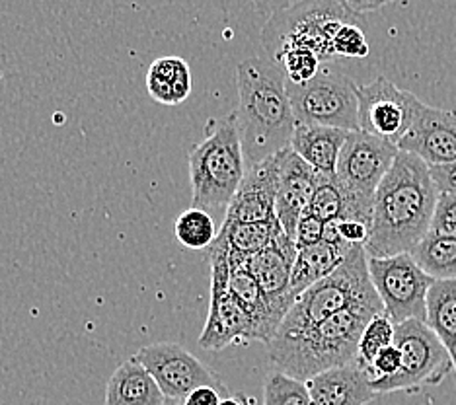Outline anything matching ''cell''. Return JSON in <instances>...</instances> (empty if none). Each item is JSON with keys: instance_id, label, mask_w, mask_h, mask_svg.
<instances>
[{"instance_id": "cell-23", "label": "cell", "mask_w": 456, "mask_h": 405, "mask_svg": "<svg viewBox=\"0 0 456 405\" xmlns=\"http://www.w3.org/2000/svg\"><path fill=\"white\" fill-rule=\"evenodd\" d=\"M149 96L162 106H180L191 93V70L180 57H160L147 72Z\"/></svg>"}, {"instance_id": "cell-34", "label": "cell", "mask_w": 456, "mask_h": 405, "mask_svg": "<svg viewBox=\"0 0 456 405\" xmlns=\"http://www.w3.org/2000/svg\"><path fill=\"white\" fill-rule=\"evenodd\" d=\"M322 234H324V223L316 218L314 215L305 213L300 216V221L297 224V232H295V244L298 249L310 247L322 242Z\"/></svg>"}, {"instance_id": "cell-21", "label": "cell", "mask_w": 456, "mask_h": 405, "mask_svg": "<svg viewBox=\"0 0 456 405\" xmlns=\"http://www.w3.org/2000/svg\"><path fill=\"white\" fill-rule=\"evenodd\" d=\"M152 374L141 362L131 357L113 370L106 386V405H166Z\"/></svg>"}, {"instance_id": "cell-31", "label": "cell", "mask_w": 456, "mask_h": 405, "mask_svg": "<svg viewBox=\"0 0 456 405\" xmlns=\"http://www.w3.org/2000/svg\"><path fill=\"white\" fill-rule=\"evenodd\" d=\"M334 55L336 57H349V59H362L369 55V41L365 34L355 24H344L334 37Z\"/></svg>"}, {"instance_id": "cell-37", "label": "cell", "mask_w": 456, "mask_h": 405, "mask_svg": "<svg viewBox=\"0 0 456 405\" xmlns=\"http://www.w3.org/2000/svg\"><path fill=\"white\" fill-rule=\"evenodd\" d=\"M231 396V390H221L215 386H201L193 390L180 405H221V401Z\"/></svg>"}, {"instance_id": "cell-41", "label": "cell", "mask_w": 456, "mask_h": 405, "mask_svg": "<svg viewBox=\"0 0 456 405\" xmlns=\"http://www.w3.org/2000/svg\"><path fill=\"white\" fill-rule=\"evenodd\" d=\"M221 405H254V398H248L246 393H231L221 401Z\"/></svg>"}, {"instance_id": "cell-9", "label": "cell", "mask_w": 456, "mask_h": 405, "mask_svg": "<svg viewBox=\"0 0 456 405\" xmlns=\"http://www.w3.org/2000/svg\"><path fill=\"white\" fill-rule=\"evenodd\" d=\"M211 263V303L209 316L200 336V345L205 351H223L232 345H250L260 341L254 318L228 288V246L219 236L207 249Z\"/></svg>"}, {"instance_id": "cell-30", "label": "cell", "mask_w": 456, "mask_h": 405, "mask_svg": "<svg viewBox=\"0 0 456 405\" xmlns=\"http://www.w3.org/2000/svg\"><path fill=\"white\" fill-rule=\"evenodd\" d=\"M394 337H396V324H394L385 312L375 314L369 320L365 329H362L355 360L367 370L370 367V362L377 359L379 352L392 345Z\"/></svg>"}, {"instance_id": "cell-15", "label": "cell", "mask_w": 456, "mask_h": 405, "mask_svg": "<svg viewBox=\"0 0 456 405\" xmlns=\"http://www.w3.org/2000/svg\"><path fill=\"white\" fill-rule=\"evenodd\" d=\"M279 185L277 154L248 168L244 180L226 207L223 224L264 223L275 216Z\"/></svg>"}, {"instance_id": "cell-16", "label": "cell", "mask_w": 456, "mask_h": 405, "mask_svg": "<svg viewBox=\"0 0 456 405\" xmlns=\"http://www.w3.org/2000/svg\"><path fill=\"white\" fill-rule=\"evenodd\" d=\"M279 164V185H277V201L275 216L287 236L295 240L297 224L300 216L308 209L310 201L318 185V172L300 158V156L289 147L277 152Z\"/></svg>"}, {"instance_id": "cell-6", "label": "cell", "mask_w": 456, "mask_h": 405, "mask_svg": "<svg viewBox=\"0 0 456 405\" xmlns=\"http://www.w3.org/2000/svg\"><path fill=\"white\" fill-rule=\"evenodd\" d=\"M398 152L396 144L387 139L365 131L349 133L336 168V180L344 187L349 201V216L346 221H361L370 226L377 190L387 178Z\"/></svg>"}, {"instance_id": "cell-27", "label": "cell", "mask_w": 456, "mask_h": 405, "mask_svg": "<svg viewBox=\"0 0 456 405\" xmlns=\"http://www.w3.org/2000/svg\"><path fill=\"white\" fill-rule=\"evenodd\" d=\"M174 231L178 242L185 249H191V252H207V249L216 242V238H219L221 228H216L215 218L209 211L191 207V209L183 211L178 216Z\"/></svg>"}, {"instance_id": "cell-35", "label": "cell", "mask_w": 456, "mask_h": 405, "mask_svg": "<svg viewBox=\"0 0 456 405\" xmlns=\"http://www.w3.org/2000/svg\"><path fill=\"white\" fill-rule=\"evenodd\" d=\"M429 174L439 193H449L456 197V162L429 166Z\"/></svg>"}, {"instance_id": "cell-19", "label": "cell", "mask_w": 456, "mask_h": 405, "mask_svg": "<svg viewBox=\"0 0 456 405\" xmlns=\"http://www.w3.org/2000/svg\"><path fill=\"white\" fill-rule=\"evenodd\" d=\"M248 259L250 257L232 254L231 249H228V267H231L228 288H231V293L234 295L238 303L250 312L257 336H260V343H265L267 347L277 336L279 328H281V320L273 314L260 283H257L254 273L250 271V267H248Z\"/></svg>"}, {"instance_id": "cell-20", "label": "cell", "mask_w": 456, "mask_h": 405, "mask_svg": "<svg viewBox=\"0 0 456 405\" xmlns=\"http://www.w3.org/2000/svg\"><path fill=\"white\" fill-rule=\"evenodd\" d=\"M349 133L336 127H320V125H297L291 149L318 174L336 175L339 154Z\"/></svg>"}, {"instance_id": "cell-18", "label": "cell", "mask_w": 456, "mask_h": 405, "mask_svg": "<svg viewBox=\"0 0 456 405\" xmlns=\"http://www.w3.org/2000/svg\"><path fill=\"white\" fill-rule=\"evenodd\" d=\"M306 386L313 405H367L377 398L367 370L357 360L316 374Z\"/></svg>"}, {"instance_id": "cell-42", "label": "cell", "mask_w": 456, "mask_h": 405, "mask_svg": "<svg viewBox=\"0 0 456 405\" xmlns=\"http://www.w3.org/2000/svg\"><path fill=\"white\" fill-rule=\"evenodd\" d=\"M166 405H180V403H174V401H168Z\"/></svg>"}, {"instance_id": "cell-10", "label": "cell", "mask_w": 456, "mask_h": 405, "mask_svg": "<svg viewBox=\"0 0 456 405\" xmlns=\"http://www.w3.org/2000/svg\"><path fill=\"white\" fill-rule=\"evenodd\" d=\"M394 345L402 351V369L396 377L370 382L377 393L437 386L454 369L449 351L425 321L408 320L398 324Z\"/></svg>"}, {"instance_id": "cell-38", "label": "cell", "mask_w": 456, "mask_h": 405, "mask_svg": "<svg viewBox=\"0 0 456 405\" xmlns=\"http://www.w3.org/2000/svg\"><path fill=\"white\" fill-rule=\"evenodd\" d=\"M250 3L254 4L257 14L275 16V14L285 12V10L293 8L300 3H305V0H250Z\"/></svg>"}, {"instance_id": "cell-36", "label": "cell", "mask_w": 456, "mask_h": 405, "mask_svg": "<svg viewBox=\"0 0 456 405\" xmlns=\"http://www.w3.org/2000/svg\"><path fill=\"white\" fill-rule=\"evenodd\" d=\"M341 240L351 246H365L370 234V226L361 221H339Z\"/></svg>"}, {"instance_id": "cell-14", "label": "cell", "mask_w": 456, "mask_h": 405, "mask_svg": "<svg viewBox=\"0 0 456 405\" xmlns=\"http://www.w3.org/2000/svg\"><path fill=\"white\" fill-rule=\"evenodd\" d=\"M398 149L416 154L428 166L456 162V111L431 108L421 101Z\"/></svg>"}, {"instance_id": "cell-33", "label": "cell", "mask_w": 456, "mask_h": 405, "mask_svg": "<svg viewBox=\"0 0 456 405\" xmlns=\"http://www.w3.org/2000/svg\"><path fill=\"white\" fill-rule=\"evenodd\" d=\"M400 369H402V351L392 343V345H388L387 349H382L377 355V359L370 362L367 374L370 382H375V380L396 377Z\"/></svg>"}, {"instance_id": "cell-12", "label": "cell", "mask_w": 456, "mask_h": 405, "mask_svg": "<svg viewBox=\"0 0 456 405\" xmlns=\"http://www.w3.org/2000/svg\"><path fill=\"white\" fill-rule=\"evenodd\" d=\"M134 359L152 374L168 401L183 403L193 390L201 386L228 390L219 374L203 365L193 352L178 343H152V345L139 349Z\"/></svg>"}, {"instance_id": "cell-26", "label": "cell", "mask_w": 456, "mask_h": 405, "mask_svg": "<svg viewBox=\"0 0 456 405\" xmlns=\"http://www.w3.org/2000/svg\"><path fill=\"white\" fill-rule=\"evenodd\" d=\"M281 232L283 228L279 224L277 216H273L264 223L221 224L219 236L226 242L232 254L252 257L265 249Z\"/></svg>"}, {"instance_id": "cell-5", "label": "cell", "mask_w": 456, "mask_h": 405, "mask_svg": "<svg viewBox=\"0 0 456 405\" xmlns=\"http://www.w3.org/2000/svg\"><path fill=\"white\" fill-rule=\"evenodd\" d=\"M377 306L385 310L369 273V255L365 246H354L334 273L318 280L300 295L289 308L277 336L316 326L351 306Z\"/></svg>"}, {"instance_id": "cell-39", "label": "cell", "mask_w": 456, "mask_h": 405, "mask_svg": "<svg viewBox=\"0 0 456 405\" xmlns=\"http://www.w3.org/2000/svg\"><path fill=\"white\" fill-rule=\"evenodd\" d=\"M388 3H392V0H338V4L344 10H347L349 14L372 12V10H379Z\"/></svg>"}, {"instance_id": "cell-17", "label": "cell", "mask_w": 456, "mask_h": 405, "mask_svg": "<svg viewBox=\"0 0 456 405\" xmlns=\"http://www.w3.org/2000/svg\"><path fill=\"white\" fill-rule=\"evenodd\" d=\"M297 254L298 247L295 240L283 231L260 254L248 259V267L260 283L269 306H272L273 314L281 320V324L289 308L293 306V300L289 296V287H291Z\"/></svg>"}, {"instance_id": "cell-25", "label": "cell", "mask_w": 456, "mask_h": 405, "mask_svg": "<svg viewBox=\"0 0 456 405\" xmlns=\"http://www.w3.org/2000/svg\"><path fill=\"white\" fill-rule=\"evenodd\" d=\"M411 257L435 280L456 279V238L429 232L411 249Z\"/></svg>"}, {"instance_id": "cell-11", "label": "cell", "mask_w": 456, "mask_h": 405, "mask_svg": "<svg viewBox=\"0 0 456 405\" xmlns=\"http://www.w3.org/2000/svg\"><path fill=\"white\" fill-rule=\"evenodd\" d=\"M369 273L385 314L394 324L428 321V295L435 279L423 271L411 254L369 257Z\"/></svg>"}, {"instance_id": "cell-8", "label": "cell", "mask_w": 456, "mask_h": 405, "mask_svg": "<svg viewBox=\"0 0 456 405\" xmlns=\"http://www.w3.org/2000/svg\"><path fill=\"white\" fill-rule=\"evenodd\" d=\"M357 88L349 77L331 69H320L313 80L303 85L287 82L295 123L359 131Z\"/></svg>"}, {"instance_id": "cell-1", "label": "cell", "mask_w": 456, "mask_h": 405, "mask_svg": "<svg viewBox=\"0 0 456 405\" xmlns=\"http://www.w3.org/2000/svg\"><path fill=\"white\" fill-rule=\"evenodd\" d=\"M437 197L429 166L416 154L400 150L375 195L367 255L411 254L429 234Z\"/></svg>"}, {"instance_id": "cell-22", "label": "cell", "mask_w": 456, "mask_h": 405, "mask_svg": "<svg viewBox=\"0 0 456 405\" xmlns=\"http://www.w3.org/2000/svg\"><path fill=\"white\" fill-rule=\"evenodd\" d=\"M351 247H354L351 244L320 242L316 246L298 249L291 275V287H289V296H291L293 304L305 290L334 273L344 263Z\"/></svg>"}, {"instance_id": "cell-29", "label": "cell", "mask_w": 456, "mask_h": 405, "mask_svg": "<svg viewBox=\"0 0 456 405\" xmlns=\"http://www.w3.org/2000/svg\"><path fill=\"white\" fill-rule=\"evenodd\" d=\"M264 405H313L306 382L281 370H269L264 380Z\"/></svg>"}, {"instance_id": "cell-7", "label": "cell", "mask_w": 456, "mask_h": 405, "mask_svg": "<svg viewBox=\"0 0 456 405\" xmlns=\"http://www.w3.org/2000/svg\"><path fill=\"white\" fill-rule=\"evenodd\" d=\"M347 10L338 0H305L293 8L272 16L264 28L265 57L283 49L313 51L320 61L334 59V37L347 24Z\"/></svg>"}, {"instance_id": "cell-40", "label": "cell", "mask_w": 456, "mask_h": 405, "mask_svg": "<svg viewBox=\"0 0 456 405\" xmlns=\"http://www.w3.org/2000/svg\"><path fill=\"white\" fill-rule=\"evenodd\" d=\"M322 242H328V244H346L344 240H341V234H339V218H336V221H326L324 223Z\"/></svg>"}, {"instance_id": "cell-2", "label": "cell", "mask_w": 456, "mask_h": 405, "mask_svg": "<svg viewBox=\"0 0 456 405\" xmlns=\"http://www.w3.org/2000/svg\"><path fill=\"white\" fill-rule=\"evenodd\" d=\"M238 108L234 109L248 168L291 147L295 116L287 78L273 61L252 57L236 67Z\"/></svg>"}, {"instance_id": "cell-13", "label": "cell", "mask_w": 456, "mask_h": 405, "mask_svg": "<svg viewBox=\"0 0 456 405\" xmlns=\"http://www.w3.org/2000/svg\"><path fill=\"white\" fill-rule=\"evenodd\" d=\"M359 131L387 139L398 147L411 127L421 100L402 90L392 80L379 77L370 85L357 88Z\"/></svg>"}, {"instance_id": "cell-28", "label": "cell", "mask_w": 456, "mask_h": 405, "mask_svg": "<svg viewBox=\"0 0 456 405\" xmlns=\"http://www.w3.org/2000/svg\"><path fill=\"white\" fill-rule=\"evenodd\" d=\"M305 213L314 215L322 223L336 221V218L346 221L349 216V201L336 175H318L316 191Z\"/></svg>"}, {"instance_id": "cell-24", "label": "cell", "mask_w": 456, "mask_h": 405, "mask_svg": "<svg viewBox=\"0 0 456 405\" xmlns=\"http://www.w3.org/2000/svg\"><path fill=\"white\" fill-rule=\"evenodd\" d=\"M425 324L449 351L456 370V279L435 280L428 295V321Z\"/></svg>"}, {"instance_id": "cell-3", "label": "cell", "mask_w": 456, "mask_h": 405, "mask_svg": "<svg viewBox=\"0 0 456 405\" xmlns=\"http://www.w3.org/2000/svg\"><path fill=\"white\" fill-rule=\"evenodd\" d=\"M380 312L385 310L359 304L295 334H279L267 345L269 365L308 382L320 372L355 362L362 329Z\"/></svg>"}, {"instance_id": "cell-32", "label": "cell", "mask_w": 456, "mask_h": 405, "mask_svg": "<svg viewBox=\"0 0 456 405\" xmlns=\"http://www.w3.org/2000/svg\"><path fill=\"white\" fill-rule=\"evenodd\" d=\"M429 232L454 236L456 238V197L449 193H439L437 205L431 218Z\"/></svg>"}, {"instance_id": "cell-4", "label": "cell", "mask_w": 456, "mask_h": 405, "mask_svg": "<svg viewBox=\"0 0 456 405\" xmlns=\"http://www.w3.org/2000/svg\"><path fill=\"white\" fill-rule=\"evenodd\" d=\"M191 203L197 209L216 211L231 205L248 172L236 113L209 119L203 141L190 150Z\"/></svg>"}]
</instances>
